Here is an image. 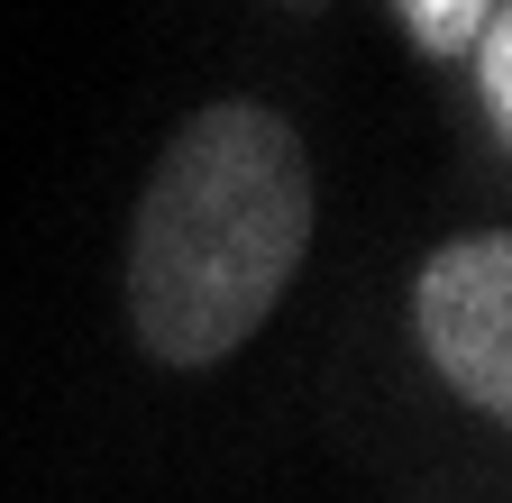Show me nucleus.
<instances>
[{
	"instance_id": "nucleus-1",
	"label": "nucleus",
	"mask_w": 512,
	"mask_h": 503,
	"mask_svg": "<svg viewBox=\"0 0 512 503\" xmlns=\"http://www.w3.org/2000/svg\"><path fill=\"white\" fill-rule=\"evenodd\" d=\"M311 147L266 101L192 110L128 229V330L156 366H220L275 321L311 257Z\"/></svg>"
},
{
	"instance_id": "nucleus-2",
	"label": "nucleus",
	"mask_w": 512,
	"mask_h": 503,
	"mask_svg": "<svg viewBox=\"0 0 512 503\" xmlns=\"http://www.w3.org/2000/svg\"><path fill=\"white\" fill-rule=\"evenodd\" d=\"M412 330L476 412H512V238H448L412 284Z\"/></svg>"
},
{
	"instance_id": "nucleus-3",
	"label": "nucleus",
	"mask_w": 512,
	"mask_h": 503,
	"mask_svg": "<svg viewBox=\"0 0 512 503\" xmlns=\"http://www.w3.org/2000/svg\"><path fill=\"white\" fill-rule=\"evenodd\" d=\"M394 10H403V28H412L430 55H467L476 28L503 10V0H394Z\"/></svg>"
},
{
	"instance_id": "nucleus-4",
	"label": "nucleus",
	"mask_w": 512,
	"mask_h": 503,
	"mask_svg": "<svg viewBox=\"0 0 512 503\" xmlns=\"http://www.w3.org/2000/svg\"><path fill=\"white\" fill-rule=\"evenodd\" d=\"M467 55H476V101H485V119H494V129H512V19L494 10Z\"/></svg>"
},
{
	"instance_id": "nucleus-5",
	"label": "nucleus",
	"mask_w": 512,
	"mask_h": 503,
	"mask_svg": "<svg viewBox=\"0 0 512 503\" xmlns=\"http://www.w3.org/2000/svg\"><path fill=\"white\" fill-rule=\"evenodd\" d=\"M284 10H320V0H284Z\"/></svg>"
}]
</instances>
